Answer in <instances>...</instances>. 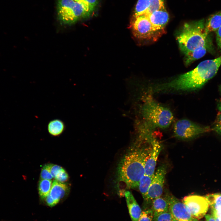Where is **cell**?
<instances>
[{
  "label": "cell",
  "instance_id": "6da1fadb",
  "mask_svg": "<svg viewBox=\"0 0 221 221\" xmlns=\"http://www.w3.org/2000/svg\"><path fill=\"white\" fill-rule=\"evenodd\" d=\"M149 147L130 150L123 157L118 167L117 186L124 195L125 189L138 187L145 174V164L152 149Z\"/></svg>",
  "mask_w": 221,
  "mask_h": 221
},
{
  "label": "cell",
  "instance_id": "7a4b0ae2",
  "mask_svg": "<svg viewBox=\"0 0 221 221\" xmlns=\"http://www.w3.org/2000/svg\"><path fill=\"white\" fill-rule=\"evenodd\" d=\"M221 65V55L200 62L192 70L159 86L160 90L188 91L201 88L216 74Z\"/></svg>",
  "mask_w": 221,
  "mask_h": 221
},
{
  "label": "cell",
  "instance_id": "3957f363",
  "mask_svg": "<svg viewBox=\"0 0 221 221\" xmlns=\"http://www.w3.org/2000/svg\"><path fill=\"white\" fill-rule=\"evenodd\" d=\"M208 35L204 20H201L185 23L176 39L180 49L185 55L206 46Z\"/></svg>",
  "mask_w": 221,
  "mask_h": 221
},
{
  "label": "cell",
  "instance_id": "277c9868",
  "mask_svg": "<svg viewBox=\"0 0 221 221\" xmlns=\"http://www.w3.org/2000/svg\"><path fill=\"white\" fill-rule=\"evenodd\" d=\"M57 12L60 21L64 24L70 25L88 17L92 11L74 0H58Z\"/></svg>",
  "mask_w": 221,
  "mask_h": 221
},
{
  "label": "cell",
  "instance_id": "5b68a950",
  "mask_svg": "<svg viewBox=\"0 0 221 221\" xmlns=\"http://www.w3.org/2000/svg\"><path fill=\"white\" fill-rule=\"evenodd\" d=\"M145 117L150 123L161 128L169 127L173 122L174 117L171 110L150 99L144 108Z\"/></svg>",
  "mask_w": 221,
  "mask_h": 221
},
{
  "label": "cell",
  "instance_id": "8992f818",
  "mask_svg": "<svg viewBox=\"0 0 221 221\" xmlns=\"http://www.w3.org/2000/svg\"><path fill=\"white\" fill-rule=\"evenodd\" d=\"M130 27L134 36L139 39L153 42L162 36L154 28L145 14L133 17Z\"/></svg>",
  "mask_w": 221,
  "mask_h": 221
},
{
  "label": "cell",
  "instance_id": "52a82bcc",
  "mask_svg": "<svg viewBox=\"0 0 221 221\" xmlns=\"http://www.w3.org/2000/svg\"><path fill=\"white\" fill-rule=\"evenodd\" d=\"M174 135L177 138L187 140L193 138L201 134L212 130L209 126L200 125L185 119L179 120L174 127Z\"/></svg>",
  "mask_w": 221,
  "mask_h": 221
},
{
  "label": "cell",
  "instance_id": "ba28073f",
  "mask_svg": "<svg viewBox=\"0 0 221 221\" xmlns=\"http://www.w3.org/2000/svg\"><path fill=\"white\" fill-rule=\"evenodd\" d=\"M166 172V168L163 165L159 167L154 173L147 195L144 200L146 206L145 208L150 205L154 199L162 196Z\"/></svg>",
  "mask_w": 221,
  "mask_h": 221
},
{
  "label": "cell",
  "instance_id": "9c48e42d",
  "mask_svg": "<svg viewBox=\"0 0 221 221\" xmlns=\"http://www.w3.org/2000/svg\"><path fill=\"white\" fill-rule=\"evenodd\" d=\"M186 206L194 218H202L207 211L209 204L205 197L190 195L184 197L182 201Z\"/></svg>",
  "mask_w": 221,
  "mask_h": 221
},
{
  "label": "cell",
  "instance_id": "30bf717a",
  "mask_svg": "<svg viewBox=\"0 0 221 221\" xmlns=\"http://www.w3.org/2000/svg\"><path fill=\"white\" fill-rule=\"evenodd\" d=\"M169 204V211L173 218L178 221H199L194 218L185 205L173 195H165Z\"/></svg>",
  "mask_w": 221,
  "mask_h": 221
},
{
  "label": "cell",
  "instance_id": "8fae6325",
  "mask_svg": "<svg viewBox=\"0 0 221 221\" xmlns=\"http://www.w3.org/2000/svg\"><path fill=\"white\" fill-rule=\"evenodd\" d=\"M145 15L156 30L162 35L165 33V28L169 19L165 8Z\"/></svg>",
  "mask_w": 221,
  "mask_h": 221
},
{
  "label": "cell",
  "instance_id": "7c38bea8",
  "mask_svg": "<svg viewBox=\"0 0 221 221\" xmlns=\"http://www.w3.org/2000/svg\"><path fill=\"white\" fill-rule=\"evenodd\" d=\"M161 149V145L158 141L155 140L152 141L151 150L145 164V174L150 176L154 175L157 159Z\"/></svg>",
  "mask_w": 221,
  "mask_h": 221
},
{
  "label": "cell",
  "instance_id": "4fadbf2b",
  "mask_svg": "<svg viewBox=\"0 0 221 221\" xmlns=\"http://www.w3.org/2000/svg\"><path fill=\"white\" fill-rule=\"evenodd\" d=\"M124 195L132 221H138L142 212L140 207L131 192L126 191Z\"/></svg>",
  "mask_w": 221,
  "mask_h": 221
},
{
  "label": "cell",
  "instance_id": "5bb4252c",
  "mask_svg": "<svg viewBox=\"0 0 221 221\" xmlns=\"http://www.w3.org/2000/svg\"><path fill=\"white\" fill-rule=\"evenodd\" d=\"M68 186L56 180L53 182L49 195L56 204L66 194L68 191Z\"/></svg>",
  "mask_w": 221,
  "mask_h": 221
},
{
  "label": "cell",
  "instance_id": "9a60e30c",
  "mask_svg": "<svg viewBox=\"0 0 221 221\" xmlns=\"http://www.w3.org/2000/svg\"><path fill=\"white\" fill-rule=\"evenodd\" d=\"M221 26V10L211 15L205 23V30L208 34L216 31Z\"/></svg>",
  "mask_w": 221,
  "mask_h": 221
},
{
  "label": "cell",
  "instance_id": "2e32d148",
  "mask_svg": "<svg viewBox=\"0 0 221 221\" xmlns=\"http://www.w3.org/2000/svg\"><path fill=\"white\" fill-rule=\"evenodd\" d=\"M150 206V208L153 210L154 213L169 211V202L165 196L164 197L161 196L155 199L151 202Z\"/></svg>",
  "mask_w": 221,
  "mask_h": 221
},
{
  "label": "cell",
  "instance_id": "e0dca14e",
  "mask_svg": "<svg viewBox=\"0 0 221 221\" xmlns=\"http://www.w3.org/2000/svg\"><path fill=\"white\" fill-rule=\"evenodd\" d=\"M65 126L64 122L58 119L51 120L48 123L47 130L49 134L56 136L61 134L65 130Z\"/></svg>",
  "mask_w": 221,
  "mask_h": 221
},
{
  "label": "cell",
  "instance_id": "ac0fdd59",
  "mask_svg": "<svg viewBox=\"0 0 221 221\" xmlns=\"http://www.w3.org/2000/svg\"><path fill=\"white\" fill-rule=\"evenodd\" d=\"M206 46L185 54L184 63L189 65L195 61L204 56L207 52Z\"/></svg>",
  "mask_w": 221,
  "mask_h": 221
},
{
  "label": "cell",
  "instance_id": "d6986e66",
  "mask_svg": "<svg viewBox=\"0 0 221 221\" xmlns=\"http://www.w3.org/2000/svg\"><path fill=\"white\" fill-rule=\"evenodd\" d=\"M153 175L149 176L145 174L140 181L138 188L144 200L146 196Z\"/></svg>",
  "mask_w": 221,
  "mask_h": 221
},
{
  "label": "cell",
  "instance_id": "ffe728a7",
  "mask_svg": "<svg viewBox=\"0 0 221 221\" xmlns=\"http://www.w3.org/2000/svg\"><path fill=\"white\" fill-rule=\"evenodd\" d=\"M51 180L41 179L39 181L38 190L40 196L45 199L49 195L52 186Z\"/></svg>",
  "mask_w": 221,
  "mask_h": 221
},
{
  "label": "cell",
  "instance_id": "44dd1931",
  "mask_svg": "<svg viewBox=\"0 0 221 221\" xmlns=\"http://www.w3.org/2000/svg\"><path fill=\"white\" fill-rule=\"evenodd\" d=\"M149 5V0H138L135 6L134 17L146 14L148 10Z\"/></svg>",
  "mask_w": 221,
  "mask_h": 221
},
{
  "label": "cell",
  "instance_id": "7402d4cb",
  "mask_svg": "<svg viewBox=\"0 0 221 221\" xmlns=\"http://www.w3.org/2000/svg\"><path fill=\"white\" fill-rule=\"evenodd\" d=\"M205 197L211 207V210L221 208V194H210L207 195Z\"/></svg>",
  "mask_w": 221,
  "mask_h": 221
},
{
  "label": "cell",
  "instance_id": "603a6c76",
  "mask_svg": "<svg viewBox=\"0 0 221 221\" xmlns=\"http://www.w3.org/2000/svg\"><path fill=\"white\" fill-rule=\"evenodd\" d=\"M174 218L169 211L158 213H153L152 221H173Z\"/></svg>",
  "mask_w": 221,
  "mask_h": 221
},
{
  "label": "cell",
  "instance_id": "cb8c5ba5",
  "mask_svg": "<svg viewBox=\"0 0 221 221\" xmlns=\"http://www.w3.org/2000/svg\"><path fill=\"white\" fill-rule=\"evenodd\" d=\"M150 5L146 13L147 14L155 11L165 8L163 0H149Z\"/></svg>",
  "mask_w": 221,
  "mask_h": 221
},
{
  "label": "cell",
  "instance_id": "d4e9b609",
  "mask_svg": "<svg viewBox=\"0 0 221 221\" xmlns=\"http://www.w3.org/2000/svg\"><path fill=\"white\" fill-rule=\"evenodd\" d=\"M153 213L150 208L145 209L142 211L138 221H152Z\"/></svg>",
  "mask_w": 221,
  "mask_h": 221
},
{
  "label": "cell",
  "instance_id": "484cf974",
  "mask_svg": "<svg viewBox=\"0 0 221 221\" xmlns=\"http://www.w3.org/2000/svg\"><path fill=\"white\" fill-rule=\"evenodd\" d=\"M50 166L51 164H47L42 168L40 174L41 179L51 180L53 178L50 173Z\"/></svg>",
  "mask_w": 221,
  "mask_h": 221
},
{
  "label": "cell",
  "instance_id": "4316f807",
  "mask_svg": "<svg viewBox=\"0 0 221 221\" xmlns=\"http://www.w3.org/2000/svg\"><path fill=\"white\" fill-rule=\"evenodd\" d=\"M213 130L218 134L221 135V113H218L211 128Z\"/></svg>",
  "mask_w": 221,
  "mask_h": 221
},
{
  "label": "cell",
  "instance_id": "83f0119b",
  "mask_svg": "<svg viewBox=\"0 0 221 221\" xmlns=\"http://www.w3.org/2000/svg\"><path fill=\"white\" fill-rule=\"evenodd\" d=\"M89 8L92 11L98 4V0H74Z\"/></svg>",
  "mask_w": 221,
  "mask_h": 221
},
{
  "label": "cell",
  "instance_id": "f1b7e54d",
  "mask_svg": "<svg viewBox=\"0 0 221 221\" xmlns=\"http://www.w3.org/2000/svg\"><path fill=\"white\" fill-rule=\"evenodd\" d=\"M56 180L60 183L67 181L68 178V176L66 171L62 169L56 175L55 178Z\"/></svg>",
  "mask_w": 221,
  "mask_h": 221
},
{
  "label": "cell",
  "instance_id": "f546056e",
  "mask_svg": "<svg viewBox=\"0 0 221 221\" xmlns=\"http://www.w3.org/2000/svg\"><path fill=\"white\" fill-rule=\"evenodd\" d=\"M63 169L61 166L51 164L50 171L53 178H55L58 173Z\"/></svg>",
  "mask_w": 221,
  "mask_h": 221
},
{
  "label": "cell",
  "instance_id": "4dcf8cb0",
  "mask_svg": "<svg viewBox=\"0 0 221 221\" xmlns=\"http://www.w3.org/2000/svg\"><path fill=\"white\" fill-rule=\"evenodd\" d=\"M216 31V41L219 47L221 49V26Z\"/></svg>",
  "mask_w": 221,
  "mask_h": 221
},
{
  "label": "cell",
  "instance_id": "1f68e13d",
  "mask_svg": "<svg viewBox=\"0 0 221 221\" xmlns=\"http://www.w3.org/2000/svg\"><path fill=\"white\" fill-rule=\"evenodd\" d=\"M206 221H215L213 216L207 214L205 215Z\"/></svg>",
  "mask_w": 221,
  "mask_h": 221
},
{
  "label": "cell",
  "instance_id": "d6a6232c",
  "mask_svg": "<svg viewBox=\"0 0 221 221\" xmlns=\"http://www.w3.org/2000/svg\"><path fill=\"white\" fill-rule=\"evenodd\" d=\"M217 107L219 112L221 113V99H219L217 101Z\"/></svg>",
  "mask_w": 221,
  "mask_h": 221
},
{
  "label": "cell",
  "instance_id": "836d02e7",
  "mask_svg": "<svg viewBox=\"0 0 221 221\" xmlns=\"http://www.w3.org/2000/svg\"><path fill=\"white\" fill-rule=\"evenodd\" d=\"M216 221H221V217H217L214 218Z\"/></svg>",
  "mask_w": 221,
  "mask_h": 221
},
{
  "label": "cell",
  "instance_id": "e575fe53",
  "mask_svg": "<svg viewBox=\"0 0 221 221\" xmlns=\"http://www.w3.org/2000/svg\"><path fill=\"white\" fill-rule=\"evenodd\" d=\"M219 89L220 94L221 95V84H220L219 86Z\"/></svg>",
  "mask_w": 221,
  "mask_h": 221
},
{
  "label": "cell",
  "instance_id": "d590c367",
  "mask_svg": "<svg viewBox=\"0 0 221 221\" xmlns=\"http://www.w3.org/2000/svg\"><path fill=\"white\" fill-rule=\"evenodd\" d=\"M173 221H178L176 220V219H175L174 218Z\"/></svg>",
  "mask_w": 221,
  "mask_h": 221
}]
</instances>
